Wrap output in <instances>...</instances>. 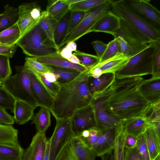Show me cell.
Returning a JSON list of instances; mask_svg holds the SVG:
<instances>
[{
  "instance_id": "obj_1",
  "label": "cell",
  "mask_w": 160,
  "mask_h": 160,
  "mask_svg": "<svg viewBox=\"0 0 160 160\" xmlns=\"http://www.w3.org/2000/svg\"><path fill=\"white\" fill-rule=\"evenodd\" d=\"M143 78L137 76L115 78L111 84L108 99L110 112L120 120L142 115L150 104L140 93L138 86Z\"/></svg>"
},
{
  "instance_id": "obj_2",
  "label": "cell",
  "mask_w": 160,
  "mask_h": 160,
  "mask_svg": "<svg viewBox=\"0 0 160 160\" xmlns=\"http://www.w3.org/2000/svg\"><path fill=\"white\" fill-rule=\"evenodd\" d=\"M88 71L81 72L69 82L60 84L51 112L55 119L71 118L76 111L91 103L92 96L88 87Z\"/></svg>"
},
{
  "instance_id": "obj_3",
  "label": "cell",
  "mask_w": 160,
  "mask_h": 160,
  "mask_svg": "<svg viewBox=\"0 0 160 160\" xmlns=\"http://www.w3.org/2000/svg\"><path fill=\"white\" fill-rule=\"evenodd\" d=\"M39 23L22 36L17 45L24 54L32 57L60 53V49L49 38Z\"/></svg>"
},
{
  "instance_id": "obj_4",
  "label": "cell",
  "mask_w": 160,
  "mask_h": 160,
  "mask_svg": "<svg viewBox=\"0 0 160 160\" xmlns=\"http://www.w3.org/2000/svg\"><path fill=\"white\" fill-rule=\"evenodd\" d=\"M109 10L132 25L152 41H160V31L149 22L132 8L125 0L113 1Z\"/></svg>"
},
{
  "instance_id": "obj_5",
  "label": "cell",
  "mask_w": 160,
  "mask_h": 160,
  "mask_svg": "<svg viewBox=\"0 0 160 160\" xmlns=\"http://www.w3.org/2000/svg\"><path fill=\"white\" fill-rule=\"evenodd\" d=\"M16 74L2 82L3 87L15 100L38 107L32 91L29 70L24 66L15 67Z\"/></svg>"
},
{
  "instance_id": "obj_6",
  "label": "cell",
  "mask_w": 160,
  "mask_h": 160,
  "mask_svg": "<svg viewBox=\"0 0 160 160\" xmlns=\"http://www.w3.org/2000/svg\"><path fill=\"white\" fill-rule=\"evenodd\" d=\"M160 41L150 44L146 48L129 59L127 64L115 73L116 78L152 74L153 56Z\"/></svg>"
},
{
  "instance_id": "obj_7",
  "label": "cell",
  "mask_w": 160,
  "mask_h": 160,
  "mask_svg": "<svg viewBox=\"0 0 160 160\" xmlns=\"http://www.w3.org/2000/svg\"><path fill=\"white\" fill-rule=\"evenodd\" d=\"M111 85L103 91L93 95L91 103L94 112L96 128L103 132L117 126L122 120L110 112L108 106Z\"/></svg>"
},
{
  "instance_id": "obj_8",
  "label": "cell",
  "mask_w": 160,
  "mask_h": 160,
  "mask_svg": "<svg viewBox=\"0 0 160 160\" xmlns=\"http://www.w3.org/2000/svg\"><path fill=\"white\" fill-rule=\"evenodd\" d=\"M113 0H107L100 5L86 12L80 24L68 33L61 45V47L71 41L78 40L88 33L90 29L110 9Z\"/></svg>"
},
{
  "instance_id": "obj_9",
  "label": "cell",
  "mask_w": 160,
  "mask_h": 160,
  "mask_svg": "<svg viewBox=\"0 0 160 160\" xmlns=\"http://www.w3.org/2000/svg\"><path fill=\"white\" fill-rule=\"evenodd\" d=\"M56 119V126L51 137L50 160H55L64 147L75 135L72 129L71 118Z\"/></svg>"
},
{
  "instance_id": "obj_10",
  "label": "cell",
  "mask_w": 160,
  "mask_h": 160,
  "mask_svg": "<svg viewBox=\"0 0 160 160\" xmlns=\"http://www.w3.org/2000/svg\"><path fill=\"white\" fill-rule=\"evenodd\" d=\"M112 35L114 38L121 37L128 44L133 46L147 45L154 42L134 26L121 19L119 28Z\"/></svg>"
},
{
  "instance_id": "obj_11",
  "label": "cell",
  "mask_w": 160,
  "mask_h": 160,
  "mask_svg": "<svg viewBox=\"0 0 160 160\" xmlns=\"http://www.w3.org/2000/svg\"><path fill=\"white\" fill-rule=\"evenodd\" d=\"M71 119L72 129L75 135L85 130L96 127L94 112L91 103L76 111Z\"/></svg>"
},
{
  "instance_id": "obj_12",
  "label": "cell",
  "mask_w": 160,
  "mask_h": 160,
  "mask_svg": "<svg viewBox=\"0 0 160 160\" xmlns=\"http://www.w3.org/2000/svg\"><path fill=\"white\" fill-rule=\"evenodd\" d=\"M130 58L122 53L100 63H98L88 71L89 76L98 78L102 74L114 73L122 69L127 63Z\"/></svg>"
},
{
  "instance_id": "obj_13",
  "label": "cell",
  "mask_w": 160,
  "mask_h": 160,
  "mask_svg": "<svg viewBox=\"0 0 160 160\" xmlns=\"http://www.w3.org/2000/svg\"><path fill=\"white\" fill-rule=\"evenodd\" d=\"M29 71L32 91L38 107L45 108L51 112L55 97L38 77L30 71Z\"/></svg>"
},
{
  "instance_id": "obj_14",
  "label": "cell",
  "mask_w": 160,
  "mask_h": 160,
  "mask_svg": "<svg viewBox=\"0 0 160 160\" xmlns=\"http://www.w3.org/2000/svg\"><path fill=\"white\" fill-rule=\"evenodd\" d=\"M133 9L160 29V12L152 5L149 0H125Z\"/></svg>"
},
{
  "instance_id": "obj_15",
  "label": "cell",
  "mask_w": 160,
  "mask_h": 160,
  "mask_svg": "<svg viewBox=\"0 0 160 160\" xmlns=\"http://www.w3.org/2000/svg\"><path fill=\"white\" fill-rule=\"evenodd\" d=\"M121 131L120 123L115 127L103 132L92 149L97 157H101L113 150L117 136Z\"/></svg>"
},
{
  "instance_id": "obj_16",
  "label": "cell",
  "mask_w": 160,
  "mask_h": 160,
  "mask_svg": "<svg viewBox=\"0 0 160 160\" xmlns=\"http://www.w3.org/2000/svg\"><path fill=\"white\" fill-rule=\"evenodd\" d=\"M37 5L35 2L25 3L18 6L19 18L17 23L20 32L21 37L34 27L40 21L41 18L35 20L31 13L32 9Z\"/></svg>"
},
{
  "instance_id": "obj_17",
  "label": "cell",
  "mask_w": 160,
  "mask_h": 160,
  "mask_svg": "<svg viewBox=\"0 0 160 160\" xmlns=\"http://www.w3.org/2000/svg\"><path fill=\"white\" fill-rule=\"evenodd\" d=\"M139 91L150 104L160 101V78H144L138 86Z\"/></svg>"
},
{
  "instance_id": "obj_18",
  "label": "cell",
  "mask_w": 160,
  "mask_h": 160,
  "mask_svg": "<svg viewBox=\"0 0 160 160\" xmlns=\"http://www.w3.org/2000/svg\"><path fill=\"white\" fill-rule=\"evenodd\" d=\"M123 134L130 135L138 137L143 134L151 125L143 115L135 118L122 120L120 122Z\"/></svg>"
},
{
  "instance_id": "obj_19",
  "label": "cell",
  "mask_w": 160,
  "mask_h": 160,
  "mask_svg": "<svg viewBox=\"0 0 160 160\" xmlns=\"http://www.w3.org/2000/svg\"><path fill=\"white\" fill-rule=\"evenodd\" d=\"M120 25V19L109 10L90 29L88 33L102 32L112 35Z\"/></svg>"
},
{
  "instance_id": "obj_20",
  "label": "cell",
  "mask_w": 160,
  "mask_h": 160,
  "mask_svg": "<svg viewBox=\"0 0 160 160\" xmlns=\"http://www.w3.org/2000/svg\"><path fill=\"white\" fill-rule=\"evenodd\" d=\"M33 58L37 61L48 65L72 68L81 72L88 69L82 64L71 62L62 57L60 53Z\"/></svg>"
},
{
  "instance_id": "obj_21",
  "label": "cell",
  "mask_w": 160,
  "mask_h": 160,
  "mask_svg": "<svg viewBox=\"0 0 160 160\" xmlns=\"http://www.w3.org/2000/svg\"><path fill=\"white\" fill-rule=\"evenodd\" d=\"M36 108L25 102L15 100L13 112L14 122L20 125L26 123L32 118Z\"/></svg>"
},
{
  "instance_id": "obj_22",
  "label": "cell",
  "mask_w": 160,
  "mask_h": 160,
  "mask_svg": "<svg viewBox=\"0 0 160 160\" xmlns=\"http://www.w3.org/2000/svg\"><path fill=\"white\" fill-rule=\"evenodd\" d=\"M115 78V73H103L98 78L89 77L88 81L89 92L92 96L100 92L110 86Z\"/></svg>"
},
{
  "instance_id": "obj_23",
  "label": "cell",
  "mask_w": 160,
  "mask_h": 160,
  "mask_svg": "<svg viewBox=\"0 0 160 160\" xmlns=\"http://www.w3.org/2000/svg\"><path fill=\"white\" fill-rule=\"evenodd\" d=\"M47 141L45 133L37 132L33 137L29 145L31 149L32 160H43Z\"/></svg>"
},
{
  "instance_id": "obj_24",
  "label": "cell",
  "mask_w": 160,
  "mask_h": 160,
  "mask_svg": "<svg viewBox=\"0 0 160 160\" xmlns=\"http://www.w3.org/2000/svg\"><path fill=\"white\" fill-rule=\"evenodd\" d=\"M71 143L74 154L78 160H95L96 154L88 148L76 135L71 139Z\"/></svg>"
},
{
  "instance_id": "obj_25",
  "label": "cell",
  "mask_w": 160,
  "mask_h": 160,
  "mask_svg": "<svg viewBox=\"0 0 160 160\" xmlns=\"http://www.w3.org/2000/svg\"><path fill=\"white\" fill-rule=\"evenodd\" d=\"M19 18V9L9 4L4 7L0 14V32L11 27L17 23Z\"/></svg>"
},
{
  "instance_id": "obj_26",
  "label": "cell",
  "mask_w": 160,
  "mask_h": 160,
  "mask_svg": "<svg viewBox=\"0 0 160 160\" xmlns=\"http://www.w3.org/2000/svg\"><path fill=\"white\" fill-rule=\"evenodd\" d=\"M150 160H154L160 153V138L157 135L151 125L144 133Z\"/></svg>"
},
{
  "instance_id": "obj_27",
  "label": "cell",
  "mask_w": 160,
  "mask_h": 160,
  "mask_svg": "<svg viewBox=\"0 0 160 160\" xmlns=\"http://www.w3.org/2000/svg\"><path fill=\"white\" fill-rule=\"evenodd\" d=\"M19 144L18 130L12 125L0 124V145L14 146Z\"/></svg>"
},
{
  "instance_id": "obj_28",
  "label": "cell",
  "mask_w": 160,
  "mask_h": 160,
  "mask_svg": "<svg viewBox=\"0 0 160 160\" xmlns=\"http://www.w3.org/2000/svg\"><path fill=\"white\" fill-rule=\"evenodd\" d=\"M71 13L70 10L58 21L53 34L54 43L60 49L61 45L68 34V22Z\"/></svg>"
},
{
  "instance_id": "obj_29",
  "label": "cell",
  "mask_w": 160,
  "mask_h": 160,
  "mask_svg": "<svg viewBox=\"0 0 160 160\" xmlns=\"http://www.w3.org/2000/svg\"><path fill=\"white\" fill-rule=\"evenodd\" d=\"M51 111L48 109L41 107L39 111L33 117V122L37 132L45 133L51 124Z\"/></svg>"
},
{
  "instance_id": "obj_30",
  "label": "cell",
  "mask_w": 160,
  "mask_h": 160,
  "mask_svg": "<svg viewBox=\"0 0 160 160\" xmlns=\"http://www.w3.org/2000/svg\"><path fill=\"white\" fill-rule=\"evenodd\" d=\"M69 6L62 0L48 1L45 11L58 21L70 11Z\"/></svg>"
},
{
  "instance_id": "obj_31",
  "label": "cell",
  "mask_w": 160,
  "mask_h": 160,
  "mask_svg": "<svg viewBox=\"0 0 160 160\" xmlns=\"http://www.w3.org/2000/svg\"><path fill=\"white\" fill-rule=\"evenodd\" d=\"M24 152L20 144L14 146L0 145V160H22Z\"/></svg>"
},
{
  "instance_id": "obj_32",
  "label": "cell",
  "mask_w": 160,
  "mask_h": 160,
  "mask_svg": "<svg viewBox=\"0 0 160 160\" xmlns=\"http://www.w3.org/2000/svg\"><path fill=\"white\" fill-rule=\"evenodd\" d=\"M51 66L52 72L55 75L57 80L60 84L67 83L72 81L82 72L71 68Z\"/></svg>"
},
{
  "instance_id": "obj_33",
  "label": "cell",
  "mask_w": 160,
  "mask_h": 160,
  "mask_svg": "<svg viewBox=\"0 0 160 160\" xmlns=\"http://www.w3.org/2000/svg\"><path fill=\"white\" fill-rule=\"evenodd\" d=\"M20 37V32L16 23L0 32V42L8 46H12L16 44Z\"/></svg>"
},
{
  "instance_id": "obj_34",
  "label": "cell",
  "mask_w": 160,
  "mask_h": 160,
  "mask_svg": "<svg viewBox=\"0 0 160 160\" xmlns=\"http://www.w3.org/2000/svg\"><path fill=\"white\" fill-rule=\"evenodd\" d=\"M34 74L38 77L51 93L55 97L61 88L60 84L57 80L55 75L51 72L43 74Z\"/></svg>"
},
{
  "instance_id": "obj_35",
  "label": "cell",
  "mask_w": 160,
  "mask_h": 160,
  "mask_svg": "<svg viewBox=\"0 0 160 160\" xmlns=\"http://www.w3.org/2000/svg\"><path fill=\"white\" fill-rule=\"evenodd\" d=\"M58 22L45 11H42L39 23L49 38L54 42L53 34Z\"/></svg>"
},
{
  "instance_id": "obj_36",
  "label": "cell",
  "mask_w": 160,
  "mask_h": 160,
  "mask_svg": "<svg viewBox=\"0 0 160 160\" xmlns=\"http://www.w3.org/2000/svg\"><path fill=\"white\" fill-rule=\"evenodd\" d=\"M103 132L94 127L85 130L76 136L88 148L92 149Z\"/></svg>"
},
{
  "instance_id": "obj_37",
  "label": "cell",
  "mask_w": 160,
  "mask_h": 160,
  "mask_svg": "<svg viewBox=\"0 0 160 160\" xmlns=\"http://www.w3.org/2000/svg\"><path fill=\"white\" fill-rule=\"evenodd\" d=\"M25 60L24 66L34 73L43 74L48 72H52L51 66L40 62L33 57H27Z\"/></svg>"
},
{
  "instance_id": "obj_38",
  "label": "cell",
  "mask_w": 160,
  "mask_h": 160,
  "mask_svg": "<svg viewBox=\"0 0 160 160\" xmlns=\"http://www.w3.org/2000/svg\"><path fill=\"white\" fill-rule=\"evenodd\" d=\"M107 0H82L70 5L71 11L87 12L106 2Z\"/></svg>"
},
{
  "instance_id": "obj_39",
  "label": "cell",
  "mask_w": 160,
  "mask_h": 160,
  "mask_svg": "<svg viewBox=\"0 0 160 160\" xmlns=\"http://www.w3.org/2000/svg\"><path fill=\"white\" fill-rule=\"evenodd\" d=\"M73 54L78 59L81 64L89 70L99 62L100 59L97 56L77 50Z\"/></svg>"
},
{
  "instance_id": "obj_40",
  "label": "cell",
  "mask_w": 160,
  "mask_h": 160,
  "mask_svg": "<svg viewBox=\"0 0 160 160\" xmlns=\"http://www.w3.org/2000/svg\"><path fill=\"white\" fill-rule=\"evenodd\" d=\"M122 53L121 47L117 38H114L107 44V48L100 59L99 63L102 62L117 54Z\"/></svg>"
},
{
  "instance_id": "obj_41",
  "label": "cell",
  "mask_w": 160,
  "mask_h": 160,
  "mask_svg": "<svg viewBox=\"0 0 160 160\" xmlns=\"http://www.w3.org/2000/svg\"><path fill=\"white\" fill-rule=\"evenodd\" d=\"M122 53L127 56L131 58L146 48L149 45L139 46H133L128 44L120 37L117 38Z\"/></svg>"
},
{
  "instance_id": "obj_42",
  "label": "cell",
  "mask_w": 160,
  "mask_h": 160,
  "mask_svg": "<svg viewBox=\"0 0 160 160\" xmlns=\"http://www.w3.org/2000/svg\"><path fill=\"white\" fill-rule=\"evenodd\" d=\"M142 115L150 123L160 122V101L150 104Z\"/></svg>"
},
{
  "instance_id": "obj_43",
  "label": "cell",
  "mask_w": 160,
  "mask_h": 160,
  "mask_svg": "<svg viewBox=\"0 0 160 160\" xmlns=\"http://www.w3.org/2000/svg\"><path fill=\"white\" fill-rule=\"evenodd\" d=\"M124 135L121 130L117 136L113 149L114 160H124Z\"/></svg>"
},
{
  "instance_id": "obj_44",
  "label": "cell",
  "mask_w": 160,
  "mask_h": 160,
  "mask_svg": "<svg viewBox=\"0 0 160 160\" xmlns=\"http://www.w3.org/2000/svg\"><path fill=\"white\" fill-rule=\"evenodd\" d=\"M15 100L2 86H0V107L13 112Z\"/></svg>"
},
{
  "instance_id": "obj_45",
  "label": "cell",
  "mask_w": 160,
  "mask_h": 160,
  "mask_svg": "<svg viewBox=\"0 0 160 160\" xmlns=\"http://www.w3.org/2000/svg\"><path fill=\"white\" fill-rule=\"evenodd\" d=\"M9 58L8 56L0 54V80L2 82L12 73Z\"/></svg>"
},
{
  "instance_id": "obj_46",
  "label": "cell",
  "mask_w": 160,
  "mask_h": 160,
  "mask_svg": "<svg viewBox=\"0 0 160 160\" xmlns=\"http://www.w3.org/2000/svg\"><path fill=\"white\" fill-rule=\"evenodd\" d=\"M86 12L83 11H71L68 22V34L80 24L85 16Z\"/></svg>"
},
{
  "instance_id": "obj_47",
  "label": "cell",
  "mask_w": 160,
  "mask_h": 160,
  "mask_svg": "<svg viewBox=\"0 0 160 160\" xmlns=\"http://www.w3.org/2000/svg\"><path fill=\"white\" fill-rule=\"evenodd\" d=\"M71 141L64 147L55 160H78L73 152Z\"/></svg>"
},
{
  "instance_id": "obj_48",
  "label": "cell",
  "mask_w": 160,
  "mask_h": 160,
  "mask_svg": "<svg viewBox=\"0 0 160 160\" xmlns=\"http://www.w3.org/2000/svg\"><path fill=\"white\" fill-rule=\"evenodd\" d=\"M136 146L144 160H150L144 133L137 137Z\"/></svg>"
},
{
  "instance_id": "obj_49",
  "label": "cell",
  "mask_w": 160,
  "mask_h": 160,
  "mask_svg": "<svg viewBox=\"0 0 160 160\" xmlns=\"http://www.w3.org/2000/svg\"><path fill=\"white\" fill-rule=\"evenodd\" d=\"M152 77L160 78V43L157 46L152 62Z\"/></svg>"
},
{
  "instance_id": "obj_50",
  "label": "cell",
  "mask_w": 160,
  "mask_h": 160,
  "mask_svg": "<svg viewBox=\"0 0 160 160\" xmlns=\"http://www.w3.org/2000/svg\"><path fill=\"white\" fill-rule=\"evenodd\" d=\"M124 160H144L136 146L132 148H124Z\"/></svg>"
},
{
  "instance_id": "obj_51",
  "label": "cell",
  "mask_w": 160,
  "mask_h": 160,
  "mask_svg": "<svg viewBox=\"0 0 160 160\" xmlns=\"http://www.w3.org/2000/svg\"><path fill=\"white\" fill-rule=\"evenodd\" d=\"M67 44V45L60 51V54L62 57L68 59L72 54V52L76 51L77 46L74 41L70 42Z\"/></svg>"
},
{
  "instance_id": "obj_52",
  "label": "cell",
  "mask_w": 160,
  "mask_h": 160,
  "mask_svg": "<svg viewBox=\"0 0 160 160\" xmlns=\"http://www.w3.org/2000/svg\"><path fill=\"white\" fill-rule=\"evenodd\" d=\"M14 122L13 117L7 112L6 109L0 107V124L12 125Z\"/></svg>"
},
{
  "instance_id": "obj_53",
  "label": "cell",
  "mask_w": 160,
  "mask_h": 160,
  "mask_svg": "<svg viewBox=\"0 0 160 160\" xmlns=\"http://www.w3.org/2000/svg\"><path fill=\"white\" fill-rule=\"evenodd\" d=\"M91 44L94 48L97 56L100 59L103 54L107 46V44L102 41L96 40L92 42Z\"/></svg>"
},
{
  "instance_id": "obj_54",
  "label": "cell",
  "mask_w": 160,
  "mask_h": 160,
  "mask_svg": "<svg viewBox=\"0 0 160 160\" xmlns=\"http://www.w3.org/2000/svg\"><path fill=\"white\" fill-rule=\"evenodd\" d=\"M18 46L15 44L12 46H8L0 42V54L12 58L17 49Z\"/></svg>"
},
{
  "instance_id": "obj_55",
  "label": "cell",
  "mask_w": 160,
  "mask_h": 160,
  "mask_svg": "<svg viewBox=\"0 0 160 160\" xmlns=\"http://www.w3.org/2000/svg\"><path fill=\"white\" fill-rule=\"evenodd\" d=\"M137 139V137L133 135H124V147L128 149L134 148L136 146Z\"/></svg>"
},
{
  "instance_id": "obj_56",
  "label": "cell",
  "mask_w": 160,
  "mask_h": 160,
  "mask_svg": "<svg viewBox=\"0 0 160 160\" xmlns=\"http://www.w3.org/2000/svg\"><path fill=\"white\" fill-rule=\"evenodd\" d=\"M51 140L52 138L51 137L49 140H47L46 151L43 160H50V154Z\"/></svg>"
},
{
  "instance_id": "obj_57",
  "label": "cell",
  "mask_w": 160,
  "mask_h": 160,
  "mask_svg": "<svg viewBox=\"0 0 160 160\" xmlns=\"http://www.w3.org/2000/svg\"><path fill=\"white\" fill-rule=\"evenodd\" d=\"M151 127L158 136L160 138V122H151Z\"/></svg>"
},
{
  "instance_id": "obj_58",
  "label": "cell",
  "mask_w": 160,
  "mask_h": 160,
  "mask_svg": "<svg viewBox=\"0 0 160 160\" xmlns=\"http://www.w3.org/2000/svg\"><path fill=\"white\" fill-rule=\"evenodd\" d=\"M22 160H32L31 149L29 146L25 150Z\"/></svg>"
},
{
  "instance_id": "obj_59",
  "label": "cell",
  "mask_w": 160,
  "mask_h": 160,
  "mask_svg": "<svg viewBox=\"0 0 160 160\" xmlns=\"http://www.w3.org/2000/svg\"><path fill=\"white\" fill-rule=\"evenodd\" d=\"M102 160H114L113 157V150L100 157Z\"/></svg>"
},
{
  "instance_id": "obj_60",
  "label": "cell",
  "mask_w": 160,
  "mask_h": 160,
  "mask_svg": "<svg viewBox=\"0 0 160 160\" xmlns=\"http://www.w3.org/2000/svg\"><path fill=\"white\" fill-rule=\"evenodd\" d=\"M69 62L73 63L81 64L77 57L73 54L71 57L67 59Z\"/></svg>"
},
{
  "instance_id": "obj_61",
  "label": "cell",
  "mask_w": 160,
  "mask_h": 160,
  "mask_svg": "<svg viewBox=\"0 0 160 160\" xmlns=\"http://www.w3.org/2000/svg\"><path fill=\"white\" fill-rule=\"evenodd\" d=\"M82 0H62V1L69 6L72 4L80 2Z\"/></svg>"
},
{
  "instance_id": "obj_62",
  "label": "cell",
  "mask_w": 160,
  "mask_h": 160,
  "mask_svg": "<svg viewBox=\"0 0 160 160\" xmlns=\"http://www.w3.org/2000/svg\"><path fill=\"white\" fill-rule=\"evenodd\" d=\"M160 155H158L154 160H160Z\"/></svg>"
},
{
  "instance_id": "obj_63",
  "label": "cell",
  "mask_w": 160,
  "mask_h": 160,
  "mask_svg": "<svg viewBox=\"0 0 160 160\" xmlns=\"http://www.w3.org/2000/svg\"><path fill=\"white\" fill-rule=\"evenodd\" d=\"M2 82V81L0 80V86H1Z\"/></svg>"
}]
</instances>
